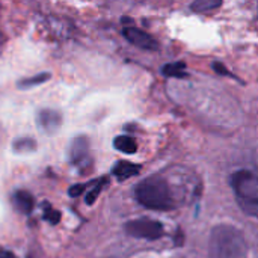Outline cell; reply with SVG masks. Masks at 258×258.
Returning <instances> with one entry per match:
<instances>
[{"mask_svg":"<svg viewBox=\"0 0 258 258\" xmlns=\"http://www.w3.org/2000/svg\"><path fill=\"white\" fill-rule=\"evenodd\" d=\"M248 245L243 233L228 224L213 228L209 242V258H246Z\"/></svg>","mask_w":258,"mask_h":258,"instance_id":"1","label":"cell"},{"mask_svg":"<svg viewBox=\"0 0 258 258\" xmlns=\"http://www.w3.org/2000/svg\"><path fill=\"white\" fill-rule=\"evenodd\" d=\"M135 198L141 206L150 210L168 212L175 207L172 190L162 175H151L142 180L135 187Z\"/></svg>","mask_w":258,"mask_h":258,"instance_id":"2","label":"cell"},{"mask_svg":"<svg viewBox=\"0 0 258 258\" xmlns=\"http://www.w3.org/2000/svg\"><path fill=\"white\" fill-rule=\"evenodd\" d=\"M231 187L240 209L258 218V171L257 169H239L231 175Z\"/></svg>","mask_w":258,"mask_h":258,"instance_id":"3","label":"cell"},{"mask_svg":"<svg viewBox=\"0 0 258 258\" xmlns=\"http://www.w3.org/2000/svg\"><path fill=\"white\" fill-rule=\"evenodd\" d=\"M125 233L138 239L157 240L163 236V225L157 221L142 218V219H135V221L127 222Z\"/></svg>","mask_w":258,"mask_h":258,"instance_id":"4","label":"cell"},{"mask_svg":"<svg viewBox=\"0 0 258 258\" xmlns=\"http://www.w3.org/2000/svg\"><path fill=\"white\" fill-rule=\"evenodd\" d=\"M125 39L128 42H132L133 45L139 47V48H144V50H157L159 47V42L147 32L138 29V27H125L122 30Z\"/></svg>","mask_w":258,"mask_h":258,"instance_id":"5","label":"cell"},{"mask_svg":"<svg viewBox=\"0 0 258 258\" xmlns=\"http://www.w3.org/2000/svg\"><path fill=\"white\" fill-rule=\"evenodd\" d=\"M88 154H89V144H88V139L80 136L77 139L73 141V145H71V162L74 165H80L83 163L86 159H88Z\"/></svg>","mask_w":258,"mask_h":258,"instance_id":"6","label":"cell"},{"mask_svg":"<svg viewBox=\"0 0 258 258\" xmlns=\"http://www.w3.org/2000/svg\"><path fill=\"white\" fill-rule=\"evenodd\" d=\"M12 203L14 207L23 215H29L33 210V204H35L33 197L26 190H17L12 197Z\"/></svg>","mask_w":258,"mask_h":258,"instance_id":"7","label":"cell"},{"mask_svg":"<svg viewBox=\"0 0 258 258\" xmlns=\"http://www.w3.org/2000/svg\"><path fill=\"white\" fill-rule=\"evenodd\" d=\"M139 169H141V166H138L135 163H130V162H118L113 166L112 174L118 180H125V178H130V177L139 174Z\"/></svg>","mask_w":258,"mask_h":258,"instance_id":"8","label":"cell"},{"mask_svg":"<svg viewBox=\"0 0 258 258\" xmlns=\"http://www.w3.org/2000/svg\"><path fill=\"white\" fill-rule=\"evenodd\" d=\"M39 124L45 132H54L60 124V115L54 110H42L39 113Z\"/></svg>","mask_w":258,"mask_h":258,"instance_id":"9","label":"cell"},{"mask_svg":"<svg viewBox=\"0 0 258 258\" xmlns=\"http://www.w3.org/2000/svg\"><path fill=\"white\" fill-rule=\"evenodd\" d=\"M113 145L118 151L124 153V154H135L138 151V144L133 138L130 136H118L113 141Z\"/></svg>","mask_w":258,"mask_h":258,"instance_id":"10","label":"cell"},{"mask_svg":"<svg viewBox=\"0 0 258 258\" xmlns=\"http://www.w3.org/2000/svg\"><path fill=\"white\" fill-rule=\"evenodd\" d=\"M162 73L168 77H186V63L184 62H174L163 67Z\"/></svg>","mask_w":258,"mask_h":258,"instance_id":"11","label":"cell"},{"mask_svg":"<svg viewBox=\"0 0 258 258\" xmlns=\"http://www.w3.org/2000/svg\"><path fill=\"white\" fill-rule=\"evenodd\" d=\"M221 6V2L218 0H198L192 5V9H195L197 12H212L213 9L219 8Z\"/></svg>","mask_w":258,"mask_h":258,"instance_id":"12","label":"cell"},{"mask_svg":"<svg viewBox=\"0 0 258 258\" xmlns=\"http://www.w3.org/2000/svg\"><path fill=\"white\" fill-rule=\"evenodd\" d=\"M104 184H106V178L98 180V181L95 183V186L88 192V195H86V204H88V206H91V204L95 203V200L98 198V194L101 192V189H103Z\"/></svg>","mask_w":258,"mask_h":258,"instance_id":"13","label":"cell"},{"mask_svg":"<svg viewBox=\"0 0 258 258\" xmlns=\"http://www.w3.org/2000/svg\"><path fill=\"white\" fill-rule=\"evenodd\" d=\"M50 79V74L48 73H41L35 77H30V79H26V80H21L20 82V88H29V86H33V85H38V83H42L45 80Z\"/></svg>","mask_w":258,"mask_h":258,"instance_id":"14","label":"cell"},{"mask_svg":"<svg viewBox=\"0 0 258 258\" xmlns=\"http://www.w3.org/2000/svg\"><path fill=\"white\" fill-rule=\"evenodd\" d=\"M47 207H45V213H44V219L45 221H48L51 225H56L59 221H60V213L59 212H56V210H53L51 207H50V204H45Z\"/></svg>","mask_w":258,"mask_h":258,"instance_id":"15","label":"cell"},{"mask_svg":"<svg viewBox=\"0 0 258 258\" xmlns=\"http://www.w3.org/2000/svg\"><path fill=\"white\" fill-rule=\"evenodd\" d=\"M86 184H76V186H73V187H70V190H68V195L70 197H73V198H76V197H79V195H82L85 190H86Z\"/></svg>","mask_w":258,"mask_h":258,"instance_id":"16","label":"cell"},{"mask_svg":"<svg viewBox=\"0 0 258 258\" xmlns=\"http://www.w3.org/2000/svg\"><path fill=\"white\" fill-rule=\"evenodd\" d=\"M0 258H17L9 251H0Z\"/></svg>","mask_w":258,"mask_h":258,"instance_id":"17","label":"cell"},{"mask_svg":"<svg viewBox=\"0 0 258 258\" xmlns=\"http://www.w3.org/2000/svg\"><path fill=\"white\" fill-rule=\"evenodd\" d=\"M213 67H215V70H218V71H219V74H228V71H227L224 67H221L219 63H215Z\"/></svg>","mask_w":258,"mask_h":258,"instance_id":"18","label":"cell"},{"mask_svg":"<svg viewBox=\"0 0 258 258\" xmlns=\"http://www.w3.org/2000/svg\"><path fill=\"white\" fill-rule=\"evenodd\" d=\"M0 38H2V35H0Z\"/></svg>","mask_w":258,"mask_h":258,"instance_id":"19","label":"cell"},{"mask_svg":"<svg viewBox=\"0 0 258 258\" xmlns=\"http://www.w3.org/2000/svg\"><path fill=\"white\" fill-rule=\"evenodd\" d=\"M29 258H32V257H29Z\"/></svg>","mask_w":258,"mask_h":258,"instance_id":"20","label":"cell"}]
</instances>
